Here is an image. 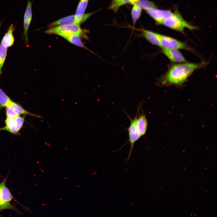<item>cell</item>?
Segmentation results:
<instances>
[{"label":"cell","mask_w":217,"mask_h":217,"mask_svg":"<svg viewBox=\"0 0 217 217\" xmlns=\"http://www.w3.org/2000/svg\"><path fill=\"white\" fill-rule=\"evenodd\" d=\"M207 62L198 63L184 62L171 65L167 72L158 80L161 86H181L196 70L205 67Z\"/></svg>","instance_id":"6da1fadb"},{"label":"cell","mask_w":217,"mask_h":217,"mask_svg":"<svg viewBox=\"0 0 217 217\" xmlns=\"http://www.w3.org/2000/svg\"><path fill=\"white\" fill-rule=\"evenodd\" d=\"M45 33L48 34H56L62 36L64 38L71 35H77L81 37L87 39L85 31L82 29L79 24H74L64 25L50 27Z\"/></svg>","instance_id":"7a4b0ae2"},{"label":"cell","mask_w":217,"mask_h":217,"mask_svg":"<svg viewBox=\"0 0 217 217\" xmlns=\"http://www.w3.org/2000/svg\"><path fill=\"white\" fill-rule=\"evenodd\" d=\"M162 24L177 31L183 32L185 28L190 30L196 29V27L193 26L186 21L181 15L176 11L173 12L169 17L165 19Z\"/></svg>","instance_id":"3957f363"},{"label":"cell","mask_w":217,"mask_h":217,"mask_svg":"<svg viewBox=\"0 0 217 217\" xmlns=\"http://www.w3.org/2000/svg\"><path fill=\"white\" fill-rule=\"evenodd\" d=\"M162 49H184L193 52L186 43L172 37L160 34V46Z\"/></svg>","instance_id":"277c9868"},{"label":"cell","mask_w":217,"mask_h":217,"mask_svg":"<svg viewBox=\"0 0 217 217\" xmlns=\"http://www.w3.org/2000/svg\"><path fill=\"white\" fill-rule=\"evenodd\" d=\"M125 113L130 121V125L127 130L129 137L128 141L129 142L130 144V148L128 156L126 161V162L129 161L135 143L140 139L141 137L138 133L137 127V112L133 119H132L131 117L125 112Z\"/></svg>","instance_id":"5b68a950"},{"label":"cell","mask_w":217,"mask_h":217,"mask_svg":"<svg viewBox=\"0 0 217 217\" xmlns=\"http://www.w3.org/2000/svg\"><path fill=\"white\" fill-rule=\"evenodd\" d=\"M24 119V116L20 115L14 118L7 117L5 120V126L0 127V131H6L12 134H17L23 125Z\"/></svg>","instance_id":"8992f818"},{"label":"cell","mask_w":217,"mask_h":217,"mask_svg":"<svg viewBox=\"0 0 217 217\" xmlns=\"http://www.w3.org/2000/svg\"><path fill=\"white\" fill-rule=\"evenodd\" d=\"M89 0H80L74 15L79 24H80L85 21L95 12L85 14Z\"/></svg>","instance_id":"52a82bcc"},{"label":"cell","mask_w":217,"mask_h":217,"mask_svg":"<svg viewBox=\"0 0 217 217\" xmlns=\"http://www.w3.org/2000/svg\"><path fill=\"white\" fill-rule=\"evenodd\" d=\"M146 11L156 23L159 24H162L164 20L171 16L173 13L168 10L159 9L156 8L150 9Z\"/></svg>","instance_id":"ba28073f"},{"label":"cell","mask_w":217,"mask_h":217,"mask_svg":"<svg viewBox=\"0 0 217 217\" xmlns=\"http://www.w3.org/2000/svg\"><path fill=\"white\" fill-rule=\"evenodd\" d=\"M32 1H31L30 0H27V5L24 15L23 35L24 37L26 43L28 42V31L32 17Z\"/></svg>","instance_id":"9c48e42d"},{"label":"cell","mask_w":217,"mask_h":217,"mask_svg":"<svg viewBox=\"0 0 217 217\" xmlns=\"http://www.w3.org/2000/svg\"><path fill=\"white\" fill-rule=\"evenodd\" d=\"M141 106L140 104L138 107V116L137 122V127L138 133L141 137L146 134L148 122L146 115L143 114V111L141 107V113L139 112L140 108Z\"/></svg>","instance_id":"30bf717a"},{"label":"cell","mask_w":217,"mask_h":217,"mask_svg":"<svg viewBox=\"0 0 217 217\" xmlns=\"http://www.w3.org/2000/svg\"><path fill=\"white\" fill-rule=\"evenodd\" d=\"M162 51L171 61L177 63L187 62L182 54L178 49H162Z\"/></svg>","instance_id":"8fae6325"},{"label":"cell","mask_w":217,"mask_h":217,"mask_svg":"<svg viewBox=\"0 0 217 217\" xmlns=\"http://www.w3.org/2000/svg\"><path fill=\"white\" fill-rule=\"evenodd\" d=\"M9 174L3 178V181L0 182V194L3 200L6 203H10L13 200L20 204L13 196L10 191L6 185V182Z\"/></svg>","instance_id":"7c38bea8"},{"label":"cell","mask_w":217,"mask_h":217,"mask_svg":"<svg viewBox=\"0 0 217 217\" xmlns=\"http://www.w3.org/2000/svg\"><path fill=\"white\" fill-rule=\"evenodd\" d=\"M142 36L155 46H160V34L146 30H141Z\"/></svg>","instance_id":"4fadbf2b"},{"label":"cell","mask_w":217,"mask_h":217,"mask_svg":"<svg viewBox=\"0 0 217 217\" xmlns=\"http://www.w3.org/2000/svg\"><path fill=\"white\" fill-rule=\"evenodd\" d=\"M74 24L80 25L74 15H69L60 19L53 22L49 26L52 27Z\"/></svg>","instance_id":"5bb4252c"},{"label":"cell","mask_w":217,"mask_h":217,"mask_svg":"<svg viewBox=\"0 0 217 217\" xmlns=\"http://www.w3.org/2000/svg\"><path fill=\"white\" fill-rule=\"evenodd\" d=\"M7 106L11 108L19 115H27L34 117L41 118V116H40L33 114L25 110L21 106L13 101Z\"/></svg>","instance_id":"9a60e30c"},{"label":"cell","mask_w":217,"mask_h":217,"mask_svg":"<svg viewBox=\"0 0 217 217\" xmlns=\"http://www.w3.org/2000/svg\"><path fill=\"white\" fill-rule=\"evenodd\" d=\"M81 36L77 35H71L66 36L64 38L71 43L77 46L85 49L93 53L85 46L82 41Z\"/></svg>","instance_id":"2e32d148"},{"label":"cell","mask_w":217,"mask_h":217,"mask_svg":"<svg viewBox=\"0 0 217 217\" xmlns=\"http://www.w3.org/2000/svg\"><path fill=\"white\" fill-rule=\"evenodd\" d=\"M10 47L8 44L1 40L0 44V74L2 73V68L7 55L8 48Z\"/></svg>","instance_id":"e0dca14e"},{"label":"cell","mask_w":217,"mask_h":217,"mask_svg":"<svg viewBox=\"0 0 217 217\" xmlns=\"http://www.w3.org/2000/svg\"><path fill=\"white\" fill-rule=\"evenodd\" d=\"M131 0H112L108 9L116 12L121 6L131 3Z\"/></svg>","instance_id":"ac0fdd59"},{"label":"cell","mask_w":217,"mask_h":217,"mask_svg":"<svg viewBox=\"0 0 217 217\" xmlns=\"http://www.w3.org/2000/svg\"><path fill=\"white\" fill-rule=\"evenodd\" d=\"M133 5L131 14L133 24L134 25L141 16L142 9L135 3Z\"/></svg>","instance_id":"d6986e66"},{"label":"cell","mask_w":217,"mask_h":217,"mask_svg":"<svg viewBox=\"0 0 217 217\" xmlns=\"http://www.w3.org/2000/svg\"><path fill=\"white\" fill-rule=\"evenodd\" d=\"M10 209L12 210L16 213L21 214L14 205L8 203L4 201L1 197L0 194V212L5 210Z\"/></svg>","instance_id":"ffe728a7"},{"label":"cell","mask_w":217,"mask_h":217,"mask_svg":"<svg viewBox=\"0 0 217 217\" xmlns=\"http://www.w3.org/2000/svg\"><path fill=\"white\" fill-rule=\"evenodd\" d=\"M12 101L0 88V110L7 106Z\"/></svg>","instance_id":"44dd1931"},{"label":"cell","mask_w":217,"mask_h":217,"mask_svg":"<svg viewBox=\"0 0 217 217\" xmlns=\"http://www.w3.org/2000/svg\"><path fill=\"white\" fill-rule=\"evenodd\" d=\"M135 3L138 5L142 9L146 11L156 8V6L153 2L147 0H140Z\"/></svg>","instance_id":"7402d4cb"},{"label":"cell","mask_w":217,"mask_h":217,"mask_svg":"<svg viewBox=\"0 0 217 217\" xmlns=\"http://www.w3.org/2000/svg\"><path fill=\"white\" fill-rule=\"evenodd\" d=\"M5 108L7 117L14 118L20 115L10 107L7 106L5 107Z\"/></svg>","instance_id":"603a6c76"},{"label":"cell","mask_w":217,"mask_h":217,"mask_svg":"<svg viewBox=\"0 0 217 217\" xmlns=\"http://www.w3.org/2000/svg\"><path fill=\"white\" fill-rule=\"evenodd\" d=\"M140 0H131V4L133 5Z\"/></svg>","instance_id":"cb8c5ba5"}]
</instances>
